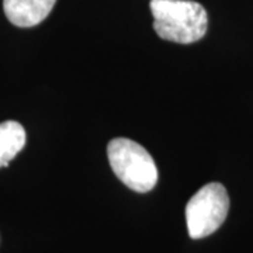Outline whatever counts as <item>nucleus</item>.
Here are the masks:
<instances>
[{"label":"nucleus","mask_w":253,"mask_h":253,"mask_svg":"<svg viewBox=\"0 0 253 253\" xmlns=\"http://www.w3.org/2000/svg\"><path fill=\"white\" fill-rule=\"evenodd\" d=\"M26 145V129L17 121L0 123V168L9 166V162Z\"/></svg>","instance_id":"5"},{"label":"nucleus","mask_w":253,"mask_h":253,"mask_svg":"<svg viewBox=\"0 0 253 253\" xmlns=\"http://www.w3.org/2000/svg\"><path fill=\"white\" fill-rule=\"evenodd\" d=\"M229 210V197L221 183H208L190 199L186 221L190 238L201 239L211 235L224 224Z\"/></svg>","instance_id":"3"},{"label":"nucleus","mask_w":253,"mask_h":253,"mask_svg":"<svg viewBox=\"0 0 253 253\" xmlns=\"http://www.w3.org/2000/svg\"><path fill=\"white\" fill-rule=\"evenodd\" d=\"M154 30L162 40L191 44L206 36L208 16L206 9L191 0H151Z\"/></svg>","instance_id":"1"},{"label":"nucleus","mask_w":253,"mask_h":253,"mask_svg":"<svg viewBox=\"0 0 253 253\" xmlns=\"http://www.w3.org/2000/svg\"><path fill=\"white\" fill-rule=\"evenodd\" d=\"M107 155L113 172L128 189L148 193L156 186V163L142 145L126 138H114L107 146Z\"/></svg>","instance_id":"2"},{"label":"nucleus","mask_w":253,"mask_h":253,"mask_svg":"<svg viewBox=\"0 0 253 253\" xmlns=\"http://www.w3.org/2000/svg\"><path fill=\"white\" fill-rule=\"evenodd\" d=\"M56 0H3L4 14L11 24L21 28L34 27L52 11Z\"/></svg>","instance_id":"4"}]
</instances>
